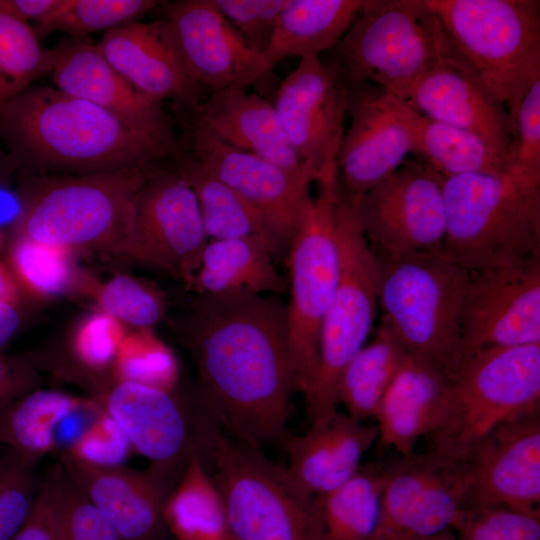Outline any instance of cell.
<instances>
[{
    "label": "cell",
    "instance_id": "50",
    "mask_svg": "<svg viewBox=\"0 0 540 540\" xmlns=\"http://www.w3.org/2000/svg\"><path fill=\"white\" fill-rule=\"evenodd\" d=\"M60 0H1L4 9L29 22L39 21L51 12Z\"/></svg>",
    "mask_w": 540,
    "mask_h": 540
},
{
    "label": "cell",
    "instance_id": "46",
    "mask_svg": "<svg viewBox=\"0 0 540 540\" xmlns=\"http://www.w3.org/2000/svg\"><path fill=\"white\" fill-rule=\"evenodd\" d=\"M512 122L515 138L512 170L540 179V78L525 91Z\"/></svg>",
    "mask_w": 540,
    "mask_h": 540
},
{
    "label": "cell",
    "instance_id": "23",
    "mask_svg": "<svg viewBox=\"0 0 540 540\" xmlns=\"http://www.w3.org/2000/svg\"><path fill=\"white\" fill-rule=\"evenodd\" d=\"M52 51L51 74L56 89L103 108L140 133L181 152V138L163 102L127 82L97 44L84 38H63Z\"/></svg>",
    "mask_w": 540,
    "mask_h": 540
},
{
    "label": "cell",
    "instance_id": "24",
    "mask_svg": "<svg viewBox=\"0 0 540 540\" xmlns=\"http://www.w3.org/2000/svg\"><path fill=\"white\" fill-rule=\"evenodd\" d=\"M69 480L109 520L122 540H165V504L174 487L149 470L134 471L64 456Z\"/></svg>",
    "mask_w": 540,
    "mask_h": 540
},
{
    "label": "cell",
    "instance_id": "19",
    "mask_svg": "<svg viewBox=\"0 0 540 540\" xmlns=\"http://www.w3.org/2000/svg\"><path fill=\"white\" fill-rule=\"evenodd\" d=\"M162 5L184 66L203 90L248 88L271 73L262 55L250 48L213 0Z\"/></svg>",
    "mask_w": 540,
    "mask_h": 540
},
{
    "label": "cell",
    "instance_id": "2",
    "mask_svg": "<svg viewBox=\"0 0 540 540\" xmlns=\"http://www.w3.org/2000/svg\"><path fill=\"white\" fill-rule=\"evenodd\" d=\"M0 138L15 162L68 175L153 168L180 153L49 86L28 88L0 106Z\"/></svg>",
    "mask_w": 540,
    "mask_h": 540
},
{
    "label": "cell",
    "instance_id": "13",
    "mask_svg": "<svg viewBox=\"0 0 540 540\" xmlns=\"http://www.w3.org/2000/svg\"><path fill=\"white\" fill-rule=\"evenodd\" d=\"M465 459L430 449L386 464L375 540H425L453 530L466 507Z\"/></svg>",
    "mask_w": 540,
    "mask_h": 540
},
{
    "label": "cell",
    "instance_id": "9",
    "mask_svg": "<svg viewBox=\"0 0 540 540\" xmlns=\"http://www.w3.org/2000/svg\"><path fill=\"white\" fill-rule=\"evenodd\" d=\"M357 200L338 185L337 282L321 330L316 378L304 396L310 426L323 424L337 411L340 375L365 345L378 303L380 263L361 229Z\"/></svg>",
    "mask_w": 540,
    "mask_h": 540
},
{
    "label": "cell",
    "instance_id": "48",
    "mask_svg": "<svg viewBox=\"0 0 540 540\" xmlns=\"http://www.w3.org/2000/svg\"><path fill=\"white\" fill-rule=\"evenodd\" d=\"M61 469L40 486L31 511L12 540H58Z\"/></svg>",
    "mask_w": 540,
    "mask_h": 540
},
{
    "label": "cell",
    "instance_id": "3",
    "mask_svg": "<svg viewBox=\"0 0 540 540\" xmlns=\"http://www.w3.org/2000/svg\"><path fill=\"white\" fill-rule=\"evenodd\" d=\"M442 255L467 271L540 260V179L514 170L442 178Z\"/></svg>",
    "mask_w": 540,
    "mask_h": 540
},
{
    "label": "cell",
    "instance_id": "38",
    "mask_svg": "<svg viewBox=\"0 0 540 540\" xmlns=\"http://www.w3.org/2000/svg\"><path fill=\"white\" fill-rule=\"evenodd\" d=\"M156 0H60L45 17L36 22L39 37L62 32L73 38L138 22L161 4Z\"/></svg>",
    "mask_w": 540,
    "mask_h": 540
},
{
    "label": "cell",
    "instance_id": "30",
    "mask_svg": "<svg viewBox=\"0 0 540 540\" xmlns=\"http://www.w3.org/2000/svg\"><path fill=\"white\" fill-rule=\"evenodd\" d=\"M367 0H286L262 54L273 69L290 57L331 51L361 14Z\"/></svg>",
    "mask_w": 540,
    "mask_h": 540
},
{
    "label": "cell",
    "instance_id": "33",
    "mask_svg": "<svg viewBox=\"0 0 540 540\" xmlns=\"http://www.w3.org/2000/svg\"><path fill=\"white\" fill-rule=\"evenodd\" d=\"M386 463L362 464L335 489L314 498L321 540H375Z\"/></svg>",
    "mask_w": 540,
    "mask_h": 540
},
{
    "label": "cell",
    "instance_id": "7",
    "mask_svg": "<svg viewBox=\"0 0 540 540\" xmlns=\"http://www.w3.org/2000/svg\"><path fill=\"white\" fill-rule=\"evenodd\" d=\"M155 168L41 179L17 214L14 237L116 253L134 197Z\"/></svg>",
    "mask_w": 540,
    "mask_h": 540
},
{
    "label": "cell",
    "instance_id": "22",
    "mask_svg": "<svg viewBox=\"0 0 540 540\" xmlns=\"http://www.w3.org/2000/svg\"><path fill=\"white\" fill-rule=\"evenodd\" d=\"M350 126L337 161L340 189L358 199L389 178L412 153L407 127L391 95L369 83H348Z\"/></svg>",
    "mask_w": 540,
    "mask_h": 540
},
{
    "label": "cell",
    "instance_id": "34",
    "mask_svg": "<svg viewBox=\"0 0 540 540\" xmlns=\"http://www.w3.org/2000/svg\"><path fill=\"white\" fill-rule=\"evenodd\" d=\"M408 352L381 319L370 343L365 344L342 371L337 386V404L360 421L374 418L379 404Z\"/></svg>",
    "mask_w": 540,
    "mask_h": 540
},
{
    "label": "cell",
    "instance_id": "52",
    "mask_svg": "<svg viewBox=\"0 0 540 540\" xmlns=\"http://www.w3.org/2000/svg\"><path fill=\"white\" fill-rule=\"evenodd\" d=\"M0 301H18V283L12 272L0 264Z\"/></svg>",
    "mask_w": 540,
    "mask_h": 540
},
{
    "label": "cell",
    "instance_id": "8",
    "mask_svg": "<svg viewBox=\"0 0 540 540\" xmlns=\"http://www.w3.org/2000/svg\"><path fill=\"white\" fill-rule=\"evenodd\" d=\"M539 406L540 344L477 352L450 381L431 449L465 459L494 428Z\"/></svg>",
    "mask_w": 540,
    "mask_h": 540
},
{
    "label": "cell",
    "instance_id": "51",
    "mask_svg": "<svg viewBox=\"0 0 540 540\" xmlns=\"http://www.w3.org/2000/svg\"><path fill=\"white\" fill-rule=\"evenodd\" d=\"M21 314L17 301H0V353L20 328Z\"/></svg>",
    "mask_w": 540,
    "mask_h": 540
},
{
    "label": "cell",
    "instance_id": "53",
    "mask_svg": "<svg viewBox=\"0 0 540 540\" xmlns=\"http://www.w3.org/2000/svg\"><path fill=\"white\" fill-rule=\"evenodd\" d=\"M425 540H458L453 530L446 531L437 536L425 539Z\"/></svg>",
    "mask_w": 540,
    "mask_h": 540
},
{
    "label": "cell",
    "instance_id": "35",
    "mask_svg": "<svg viewBox=\"0 0 540 540\" xmlns=\"http://www.w3.org/2000/svg\"><path fill=\"white\" fill-rule=\"evenodd\" d=\"M82 402L55 390L27 393L0 413V445L10 447L20 460L34 466L55 447L58 423Z\"/></svg>",
    "mask_w": 540,
    "mask_h": 540
},
{
    "label": "cell",
    "instance_id": "27",
    "mask_svg": "<svg viewBox=\"0 0 540 540\" xmlns=\"http://www.w3.org/2000/svg\"><path fill=\"white\" fill-rule=\"evenodd\" d=\"M377 437L376 426L336 411L325 423L283 439L285 470L301 492L316 498L351 478Z\"/></svg>",
    "mask_w": 540,
    "mask_h": 540
},
{
    "label": "cell",
    "instance_id": "45",
    "mask_svg": "<svg viewBox=\"0 0 540 540\" xmlns=\"http://www.w3.org/2000/svg\"><path fill=\"white\" fill-rule=\"evenodd\" d=\"M245 42L262 55L286 0H213Z\"/></svg>",
    "mask_w": 540,
    "mask_h": 540
},
{
    "label": "cell",
    "instance_id": "18",
    "mask_svg": "<svg viewBox=\"0 0 540 540\" xmlns=\"http://www.w3.org/2000/svg\"><path fill=\"white\" fill-rule=\"evenodd\" d=\"M184 152L208 167L262 217L280 248L290 246L310 204V183L252 154L231 148L187 123Z\"/></svg>",
    "mask_w": 540,
    "mask_h": 540
},
{
    "label": "cell",
    "instance_id": "1",
    "mask_svg": "<svg viewBox=\"0 0 540 540\" xmlns=\"http://www.w3.org/2000/svg\"><path fill=\"white\" fill-rule=\"evenodd\" d=\"M198 409L247 446L283 441L294 389L286 306L249 293L198 294L183 327Z\"/></svg>",
    "mask_w": 540,
    "mask_h": 540
},
{
    "label": "cell",
    "instance_id": "37",
    "mask_svg": "<svg viewBox=\"0 0 540 540\" xmlns=\"http://www.w3.org/2000/svg\"><path fill=\"white\" fill-rule=\"evenodd\" d=\"M53 51L45 48L34 27L3 8L0 0V106L51 73Z\"/></svg>",
    "mask_w": 540,
    "mask_h": 540
},
{
    "label": "cell",
    "instance_id": "15",
    "mask_svg": "<svg viewBox=\"0 0 540 540\" xmlns=\"http://www.w3.org/2000/svg\"><path fill=\"white\" fill-rule=\"evenodd\" d=\"M305 173L317 183L337 181V161L348 115V83L319 57L300 59L273 102Z\"/></svg>",
    "mask_w": 540,
    "mask_h": 540
},
{
    "label": "cell",
    "instance_id": "29",
    "mask_svg": "<svg viewBox=\"0 0 540 540\" xmlns=\"http://www.w3.org/2000/svg\"><path fill=\"white\" fill-rule=\"evenodd\" d=\"M391 100L410 134L412 154L442 178L512 169L510 157L477 135L422 115L392 95Z\"/></svg>",
    "mask_w": 540,
    "mask_h": 540
},
{
    "label": "cell",
    "instance_id": "41",
    "mask_svg": "<svg viewBox=\"0 0 540 540\" xmlns=\"http://www.w3.org/2000/svg\"><path fill=\"white\" fill-rule=\"evenodd\" d=\"M97 302L102 312L139 329H150L158 323L165 309L155 290L125 275H117L102 285Z\"/></svg>",
    "mask_w": 540,
    "mask_h": 540
},
{
    "label": "cell",
    "instance_id": "54",
    "mask_svg": "<svg viewBox=\"0 0 540 540\" xmlns=\"http://www.w3.org/2000/svg\"><path fill=\"white\" fill-rule=\"evenodd\" d=\"M1 245H2V234L0 233V248H1Z\"/></svg>",
    "mask_w": 540,
    "mask_h": 540
},
{
    "label": "cell",
    "instance_id": "6",
    "mask_svg": "<svg viewBox=\"0 0 540 540\" xmlns=\"http://www.w3.org/2000/svg\"><path fill=\"white\" fill-rule=\"evenodd\" d=\"M424 2L512 120L525 91L540 78V1Z\"/></svg>",
    "mask_w": 540,
    "mask_h": 540
},
{
    "label": "cell",
    "instance_id": "49",
    "mask_svg": "<svg viewBox=\"0 0 540 540\" xmlns=\"http://www.w3.org/2000/svg\"><path fill=\"white\" fill-rule=\"evenodd\" d=\"M38 385L39 374L30 359L0 353V413Z\"/></svg>",
    "mask_w": 540,
    "mask_h": 540
},
{
    "label": "cell",
    "instance_id": "11",
    "mask_svg": "<svg viewBox=\"0 0 540 540\" xmlns=\"http://www.w3.org/2000/svg\"><path fill=\"white\" fill-rule=\"evenodd\" d=\"M319 191L290 246V302L287 339L294 389L304 396L317 374L321 330L337 282L335 237L338 181L317 184Z\"/></svg>",
    "mask_w": 540,
    "mask_h": 540
},
{
    "label": "cell",
    "instance_id": "14",
    "mask_svg": "<svg viewBox=\"0 0 540 540\" xmlns=\"http://www.w3.org/2000/svg\"><path fill=\"white\" fill-rule=\"evenodd\" d=\"M357 214L378 257L442 255V177L418 161L406 160L389 178L358 198Z\"/></svg>",
    "mask_w": 540,
    "mask_h": 540
},
{
    "label": "cell",
    "instance_id": "25",
    "mask_svg": "<svg viewBox=\"0 0 540 540\" xmlns=\"http://www.w3.org/2000/svg\"><path fill=\"white\" fill-rule=\"evenodd\" d=\"M97 47L127 82L155 100H173L191 111L204 99V90L188 74L163 17L107 31Z\"/></svg>",
    "mask_w": 540,
    "mask_h": 540
},
{
    "label": "cell",
    "instance_id": "43",
    "mask_svg": "<svg viewBox=\"0 0 540 540\" xmlns=\"http://www.w3.org/2000/svg\"><path fill=\"white\" fill-rule=\"evenodd\" d=\"M33 466L12 451L0 458V540H12L26 521L37 494Z\"/></svg>",
    "mask_w": 540,
    "mask_h": 540
},
{
    "label": "cell",
    "instance_id": "12",
    "mask_svg": "<svg viewBox=\"0 0 540 540\" xmlns=\"http://www.w3.org/2000/svg\"><path fill=\"white\" fill-rule=\"evenodd\" d=\"M172 164L156 167L135 195L116 253L191 287L208 238L195 194Z\"/></svg>",
    "mask_w": 540,
    "mask_h": 540
},
{
    "label": "cell",
    "instance_id": "36",
    "mask_svg": "<svg viewBox=\"0 0 540 540\" xmlns=\"http://www.w3.org/2000/svg\"><path fill=\"white\" fill-rule=\"evenodd\" d=\"M165 504V520L182 540H225L228 532L217 486L199 450L190 457Z\"/></svg>",
    "mask_w": 540,
    "mask_h": 540
},
{
    "label": "cell",
    "instance_id": "20",
    "mask_svg": "<svg viewBox=\"0 0 540 540\" xmlns=\"http://www.w3.org/2000/svg\"><path fill=\"white\" fill-rule=\"evenodd\" d=\"M465 460L469 473L465 508L540 515L539 412L497 426Z\"/></svg>",
    "mask_w": 540,
    "mask_h": 540
},
{
    "label": "cell",
    "instance_id": "5",
    "mask_svg": "<svg viewBox=\"0 0 540 540\" xmlns=\"http://www.w3.org/2000/svg\"><path fill=\"white\" fill-rule=\"evenodd\" d=\"M378 259L382 320L409 355L452 380L463 363L462 307L469 271L438 254Z\"/></svg>",
    "mask_w": 540,
    "mask_h": 540
},
{
    "label": "cell",
    "instance_id": "32",
    "mask_svg": "<svg viewBox=\"0 0 540 540\" xmlns=\"http://www.w3.org/2000/svg\"><path fill=\"white\" fill-rule=\"evenodd\" d=\"M173 161L195 194L208 241L254 238L281 249L259 213L208 167L182 149Z\"/></svg>",
    "mask_w": 540,
    "mask_h": 540
},
{
    "label": "cell",
    "instance_id": "28",
    "mask_svg": "<svg viewBox=\"0 0 540 540\" xmlns=\"http://www.w3.org/2000/svg\"><path fill=\"white\" fill-rule=\"evenodd\" d=\"M450 381L432 365L408 354L374 417L381 446L400 456L413 453L417 441L433 430Z\"/></svg>",
    "mask_w": 540,
    "mask_h": 540
},
{
    "label": "cell",
    "instance_id": "42",
    "mask_svg": "<svg viewBox=\"0 0 540 540\" xmlns=\"http://www.w3.org/2000/svg\"><path fill=\"white\" fill-rule=\"evenodd\" d=\"M453 532L458 540H540V515L504 508H465Z\"/></svg>",
    "mask_w": 540,
    "mask_h": 540
},
{
    "label": "cell",
    "instance_id": "16",
    "mask_svg": "<svg viewBox=\"0 0 540 540\" xmlns=\"http://www.w3.org/2000/svg\"><path fill=\"white\" fill-rule=\"evenodd\" d=\"M533 344H540V260L469 271L463 363L483 350Z\"/></svg>",
    "mask_w": 540,
    "mask_h": 540
},
{
    "label": "cell",
    "instance_id": "31",
    "mask_svg": "<svg viewBox=\"0 0 540 540\" xmlns=\"http://www.w3.org/2000/svg\"><path fill=\"white\" fill-rule=\"evenodd\" d=\"M274 253L259 239L209 240L191 287L209 295L283 293L287 284L273 264Z\"/></svg>",
    "mask_w": 540,
    "mask_h": 540
},
{
    "label": "cell",
    "instance_id": "17",
    "mask_svg": "<svg viewBox=\"0 0 540 540\" xmlns=\"http://www.w3.org/2000/svg\"><path fill=\"white\" fill-rule=\"evenodd\" d=\"M99 407L150 461V469L174 486L198 450L196 409L172 390L128 380H117L107 389Z\"/></svg>",
    "mask_w": 540,
    "mask_h": 540
},
{
    "label": "cell",
    "instance_id": "26",
    "mask_svg": "<svg viewBox=\"0 0 540 540\" xmlns=\"http://www.w3.org/2000/svg\"><path fill=\"white\" fill-rule=\"evenodd\" d=\"M188 122L221 143L269 161L310 184L273 102L248 88L210 93L189 111Z\"/></svg>",
    "mask_w": 540,
    "mask_h": 540
},
{
    "label": "cell",
    "instance_id": "47",
    "mask_svg": "<svg viewBox=\"0 0 540 540\" xmlns=\"http://www.w3.org/2000/svg\"><path fill=\"white\" fill-rule=\"evenodd\" d=\"M123 324L99 311L84 318L73 337L76 357L86 366L100 369L115 359L125 336Z\"/></svg>",
    "mask_w": 540,
    "mask_h": 540
},
{
    "label": "cell",
    "instance_id": "44",
    "mask_svg": "<svg viewBox=\"0 0 540 540\" xmlns=\"http://www.w3.org/2000/svg\"><path fill=\"white\" fill-rule=\"evenodd\" d=\"M58 540H122L109 520L61 468Z\"/></svg>",
    "mask_w": 540,
    "mask_h": 540
},
{
    "label": "cell",
    "instance_id": "39",
    "mask_svg": "<svg viewBox=\"0 0 540 540\" xmlns=\"http://www.w3.org/2000/svg\"><path fill=\"white\" fill-rule=\"evenodd\" d=\"M71 250L14 237L10 252V271L17 283L38 296L65 291L71 284L74 268Z\"/></svg>",
    "mask_w": 540,
    "mask_h": 540
},
{
    "label": "cell",
    "instance_id": "4",
    "mask_svg": "<svg viewBox=\"0 0 540 540\" xmlns=\"http://www.w3.org/2000/svg\"><path fill=\"white\" fill-rule=\"evenodd\" d=\"M196 421L198 449L220 493L231 539L321 540L315 500L285 467L228 437L200 411Z\"/></svg>",
    "mask_w": 540,
    "mask_h": 540
},
{
    "label": "cell",
    "instance_id": "21",
    "mask_svg": "<svg viewBox=\"0 0 540 540\" xmlns=\"http://www.w3.org/2000/svg\"><path fill=\"white\" fill-rule=\"evenodd\" d=\"M412 110L482 138L513 161L514 125L450 39L437 63L399 99Z\"/></svg>",
    "mask_w": 540,
    "mask_h": 540
},
{
    "label": "cell",
    "instance_id": "40",
    "mask_svg": "<svg viewBox=\"0 0 540 540\" xmlns=\"http://www.w3.org/2000/svg\"><path fill=\"white\" fill-rule=\"evenodd\" d=\"M117 380H128L171 390L176 366L170 351L149 332L125 335L115 356Z\"/></svg>",
    "mask_w": 540,
    "mask_h": 540
},
{
    "label": "cell",
    "instance_id": "10",
    "mask_svg": "<svg viewBox=\"0 0 540 540\" xmlns=\"http://www.w3.org/2000/svg\"><path fill=\"white\" fill-rule=\"evenodd\" d=\"M448 40L424 0H367L329 63L347 83L373 84L401 99Z\"/></svg>",
    "mask_w": 540,
    "mask_h": 540
}]
</instances>
